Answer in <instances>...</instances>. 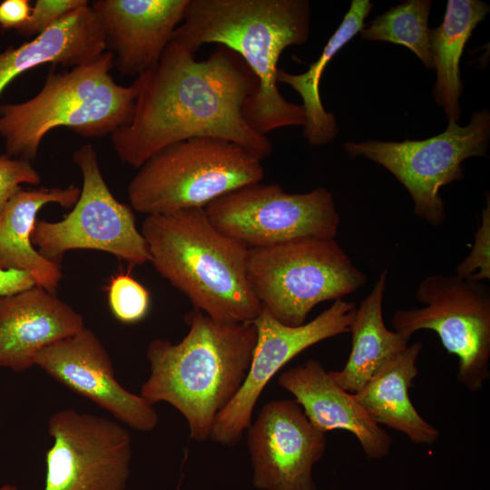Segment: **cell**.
I'll return each mask as SVG.
<instances>
[{"label": "cell", "mask_w": 490, "mask_h": 490, "mask_svg": "<svg viewBox=\"0 0 490 490\" xmlns=\"http://www.w3.org/2000/svg\"><path fill=\"white\" fill-rule=\"evenodd\" d=\"M131 121L111 134L124 163L139 169L164 148L197 137L232 142L261 160L271 155L268 136L247 123L242 111L257 87L242 59L218 45L208 58L172 40L158 64L137 76Z\"/></svg>", "instance_id": "cell-1"}, {"label": "cell", "mask_w": 490, "mask_h": 490, "mask_svg": "<svg viewBox=\"0 0 490 490\" xmlns=\"http://www.w3.org/2000/svg\"><path fill=\"white\" fill-rule=\"evenodd\" d=\"M310 13L307 0H189L172 40L193 53L217 44L242 59L257 81L242 113L251 129L267 136L305 124L302 106L283 97L277 76L282 52L308 40Z\"/></svg>", "instance_id": "cell-2"}, {"label": "cell", "mask_w": 490, "mask_h": 490, "mask_svg": "<svg viewBox=\"0 0 490 490\" xmlns=\"http://www.w3.org/2000/svg\"><path fill=\"white\" fill-rule=\"evenodd\" d=\"M185 322L189 331L179 343H149L150 376L140 396L152 406L166 402L175 407L187 421L190 437L204 442L246 378L257 330L253 322H220L196 309Z\"/></svg>", "instance_id": "cell-3"}, {"label": "cell", "mask_w": 490, "mask_h": 490, "mask_svg": "<svg viewBox=\"0 0 490 490\" xmlns=\"http://www.w3.org/2000/svg\"><path fill=\"white\" fill-rule=\"evenodd\" d=\"M150 262L193 308L224 323L253 322L262 305L248 279L250 249L219 230L204 208L147 215Z\"/></svg>", "instance_id": "cell-4"}, {"label": "cell", "mask_w": 490, "mask_h": 490, "mask_svg": "<svg viewBox=\"0 0 490 490\" xmlns=\"http://www.w3.org/2000/svg\"><path fill=\"white\" fill-rule=\"evenodd\" d=\"M114 56L105 51L98 58L51 71L41 90L17 103L0 104V138L5 154L33 161L44 136L67 128L86 138L112 134L132 116L136 88L123 86L111 74Z\"/></svg>", "instance_id": "cell-5"}, {"label": "cell", "mask_w": 490, "mask_h": 490, "mask_svg": "<svg viewBox=\"0 0 490 490\" xmlns=\"http://www.w3.org/2000/svg\"><path fill=\"white\" fill-rule=\"evenodd\" d=\"M262 160L232 142L197 137L160 151L139 169L127 189L132 209L165 214L204 208L217 198L260 182Z\"/></svg>", "instance_id": "cell-6"}, {"label": "cell", "mask_w": 490, "mask_h": 490, "mask_svg": "<svg viewBox=\"0 0 490 490\" xmlns=\"http://www.w3.org/2000/svg\"><path fill=\"white\" fill-rule=\"evenodd\" d=\"M255 297L280 323L298 327L319 303L342 299L368 281L335 239H309L250 249Z\"/></svg>", "instance_id": "cell-7"}, {"label": "cell", "mask_w": 490, "mask_h": 490, "mask_svg": "<svg viewBox=\"0 0 490 490\" xmlns=\"http://www.w3.org/2000/svg\"><path fill=\"white\" fill-rule=\"evenodd\" d=\"M490 137V113H473L469 123L448 122L446 130L426 140L347 142L349 157H365L388 170L409 192L414 213L437 227L446 219L439 190L464 177L461 166L470 157H485Z\"/></svg>", "instance_id": "cell-8"}, {"label": "cell", "mask_w": 490, "mask_h": 490, "mask_svg": "<svg viewBox=\"0 0 490 490\" xmlns=\"http://www.w3.org/2000/svg\"><path fill=\"white\" fill-rule=\"evenodd\" d=\"M415 297L424 306L397 309L393 329L410 338L421 329L435 331L457 358V380L471 392L480 391L490 377L488 287L456 274H436L420 281Z\"/></svg>", "instance_id": "cell-9"}, {"label": "cell", "mask_w": 490, "mask_h": 490, "mask_svg": "<svg viewBox=\"0 0 490 490\" xmlns=\"http://www.w3.org/2000/svg\"><path fill=\"white\" fill-rule=\"evenodd\" d=\"M73 161L83 176L79 199L62 220H36L31 240L37 251L57 264L73 250L107 252L131 266L150 262L148 246L136 227L132 209L111 192L94 147L90 143L80 146Z\"/></svg>", "instance_id": "cell-10"}, {"label": "cell", "mask_w": 490, "mask_h": 490, "mask_svg": "<svg viewBox=\"0 0 490 490\" xmlns=\"http://www.w3.org/2000/svg\"><path fill=\"white\" fill-rule=\"evenodd\" d=\"M210 221L249 249L309 239H335L338 225L332 194L324 187L290 193L279 184H249L204 207Z\"/></svg>", "instance_id": "cell-11"}, {"label": "cell", "mask_w": 490, "mask_h": 490, "mask_svg": "<svg viewBox=\"0 0 490 490\" xmlns=\"http://www.w3.org/2000/svg\"><path fill=\"white\" fill-rule=\"evenodd\" d=\"M53 445L45 455L43 490H124L132 437L117 421L67 408L48 421Z\"/></svg>", "instance_id": "cell-12"}, {"label": "cell", "mask_w": 490, "mask_h": 490, "mask_svg": "<svg viewBox=\"0 0 490 490\" xmlns=\"http://www.w3.org/2000/svg\"><path fill=\"white\" fill-rule=\"evenodd\" d=\"M354 303L338 299L311 321L290 327L277 320L263 306L253 324L257 340L246 378L229 405L216 416L210 438L234 446L252 422V413L263 389L289 360L327 338L349 332Z\"/></svg>", "instance_id": "cell-13"}, {"label": "cell", "mask_w": 490, "mask_h": 490, "mask_svg": "<svg viewBox=\"0 0 490 490\" xmlns=\"http://www.w3.org/2000/svg\"><path fill=\"white\" fill-rule=\"evenodd\" d=\"M246 431L255 487L317 490L313 467L326 452L327 438L296 400L268 402Z\"/></svg>", "instance_id": "cell-14"}, {"label": "cell", "mask_w": 490, "mask_h": 490, "mask_svg": "<svg viewBox=\"0 0 490 490\" xmlns=\"http://www.w3.org/2000/svg\"><path fill=\"white\" fill-rule=\"evenodd\" d=\"M34 366L132 429L149 432L158 424L153 406L118 382L106 348L85 327L42 348L34 358Z\"/></svg>", "instance_id": "cell-15"}, {"label": "cell", "mask_w": 490, "mask_h": 490, "mask_svg": "<svg viewBox=\"0 0 490 490\" xmlns=\"http://www.w3.org/2000/svg\"><path fill=\"white\" fill-rule=\"evenodd\" d=\"M189 0H95L90 4L106 51L125 76L137 77L160 61L183 20Z\"/></svg>", "instance_id": "cell-16"}, {"label": "cell", "mask_w": 490, "mask_h": 490, "mask_svg": "<svg viewBox=\"0 0 490 490\" xmlns=\"http://www.w3.org/2000/svg\"><path fill=\"white\" fill-rule=\"evenodd\" d=\"M83 328L81 314L39 286L0 295V368L24 372L42 348Z\"/></svg>", "instance_id": "cell-17"}, {"label": "cell", "mask_w": 490, "mask_h": 490, "mask_svg": "<svg viewBox=\"0 0 490 490\" xmlns=\"http://www.w3.org/2000/svg\"><path fill=\"white\" fill-rule=\"evenodd\" d=\"M279 385L289 392L309 420L321 432L351 433L369 459H381L391 450L392 438L376 424L358 402L355 394L343 389L317 359L280 374Z\"/></svg>", "instance_id": "cell-18"}, {"label": "cell", "mask_w": 490, "mask_h": 490, "mask_svg": "<svg viewBox=\"0 0 490 490\" xmlns=\"http://www.w3.org/2000/svg\"><path fill=\"white\" fill-rule=\"evenodd\" d=\"M81 189L39 188L21 190L10 198L0 213V269L29 274L36 286L54 293L63 279L60 264L44 258L34 248L31 236L38 211L48 203L73 208Z\"/></svg>", "instance_id": "cell-19"}, {"label": "cell", "mask_w": 490, "mask_h": 490, "mask_svg": "<svg viewBox=\"0 0 490 490\" xmlns=\"http://www.w3.org/2000/svg\"><path fill=\"white\" fill-rule=\"evenodd\" d=\"M106 51L103 32L90 4L19 46L0 53V95L22 74L42 64L74 67Z\"/></svg>", "instance_id": "cell-20"}, {"label": "cell", "mask_w": 490, "mask_h": 490, "mask_svg": "<svg viewBox=\"0 0 490 490\" xmlns=\"http://www.w3.org/2000/svg\"><path fill=\"white\" fill-rule=\"evenodd\" d=\"M422 343L416 341L390 358L355 394L360 406L379 425L407 436L416 445H432L439 431L417 412L409 397V388L418 374L417 358Z\"/></svg>", "instance_id": "cell-21"}, {"label": "cell", "mask_w": 490, "mask_h": 490, "mask_svg": "<svg viewBox=\"0 0 490 490\" xmlns=\"http://www.w3.org/2000/svg\"><path fill=\"white\" fill-rule=\"evenodd\" d=\"M387 270L378 277L359 304L350 325L351 351L341 370L329 371L346 391L356 394L394 356L408 346L410 337L388 329L383 320Z\"/></svg>", "instance_id": "cell-22"}, {"label": "cell", "mask_w": 490, "mask_h": 490, "mask_svg": "<svg viewBox=\"0 0 490 490\" xmlns=\"http://www.w3.org/2000/svg\"><path fill=\"white\" fill-rule=\"evenodd\" d=\"M488 12L489 6L482 1L449 0L442 24L430 30L436 71L433 94L448 122H457L460 119L462 83L459 64L463 51L474 29Z\"/></svg>", "instance_id": "cell-23"}, {"label": "cell", "mask_w": 490, "mask_h": 490, "mask_svg": "<svg viewBox=\"0 0 490 490\" xmlns=\"http://www.w3.org/2000/svg\"><path fill=\"white\" fill-rule=\"evenodd\" d=\"M371 7L372 4L368 0H353L341 24L308 71L297 74L279 69L278 71V83L290 86L302 99L301 106L305 113L303 136L312 146L324 145L333 141L338 131L335 115L327 112L321 102V76L336 54L364 28V20Z\"/></svg>", "instance_id": "cell-24"}, {"label": "cell", "mask_w": 490, "mask_h": 490, "mask_svg": "<svg viewBox=\"0 0 490 490\" xmlns=\"http://www.w3.org/2000/svg\"><path fill=\"white\" fill-rule=\"evenodd\" d=\"M429 0H408L376 17L359 33L366 40L385 41L410 49L426 65L434 68L428 17Z\"/></svg>", "instance_id": "cell-25"}, {"label": "cell", "mask_w": 490, "mask_h": 490, "mask_svg": "<svg viewBox=\"0 0 490 490\" xmlns=\"http://www.w3.org/2000/svg\"><path fill=\"white\" fill-rule=\"evenodd\" d=\"M107 299L113 317L123 324H134L143 319L151 302L149 291L129 274L111 278Z\"/></svg>", "instance_id": "cell-26"}, {"label": "cell", "mask_w": 490, "mask_h": 490, "mask_svg": "<svg viewBox=\"0 0 490 490\" xmlns=\"http://www.w3.org/2000/svg\"><path fill=\"white\" fill-rule=\"evenodd\" d=\"M456 275L467 280L490 279V199L482 211L481 223L475 234L469 254L456 267Z\"/></svg>", "instance_id": "cell-27"}, {"label": "cell", "mask_w": 490, "mask_h": 490, "mask_svg": "<svg viewBox=\"0 0 490 490\" xmlns=\"http://www.w3.org/2000/svg\"><path fill=\"white\" fill-rule=\"evenodd\" d=\"M89 4L87 0H36L27 22L18 32L34 38L74 10Z\"/></svg>", "instance_id": "cell-28"}, {"label": "cell", "mask_w": 490, "mask_h": 490, "mask_svg": "<svg viewBox=\"0 0 490 490\" xmlns=\"http://www.w3.org/2000/svg\"><path fill=\"white\" fill-rule=\"evenodd\" d=\"M41 176L31 161L0 154V213L22 184H38Z\"/></svg>", "instance_id": "cell-29"}, {"label": "cell", "mask_w": 490, "mask_h": 490, "mask_svg": "<svg viewBox=\"0 0 490 490\" xmlns=\"http://www.w3.org/2000/svg\"><path fill=\"white\" fill-rule=\"evenodd\" d=\"M32 6L28 0H5L0 3V27L20 30L27 22Z\"/></svg>", "instance_id": "cell-30"}, {"label": "cell", "mask_w": 490, "mask_h": 490, "mask_svg": "<svg viewBox=\"0 0 490 490\" xmlns=\"http://www.w3.org/2000/svg\"><path fill=\"white\" fill-rule=\"evenodd\" d=\"M34 285L33 278L25 272L0 269V295L22 291Z\"/></svg>", "instance_id": "cell-31"}, {"label": "cell", "mask_w": 490, "mask_h": 490, "mask_svg": "<svg viewBox=\"0 0 490 490\" xmlns=\"http://www.w3.org/2000/svg\"><path fill=\"white\" fill-rule=\"evenodd\" d=\"M0 490H17V488L11 485H5L0 487Z\"/></svg>", "instance_id": "cell-32"}]
</instances>
